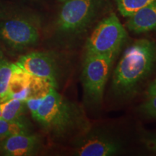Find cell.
I'll return each mask as SVG.
<instances>
[{"label":"cell","instance_id":"1","mask_svg":"<svg viewBox=\"0 0 156 156\" xmlns=\"http://www.w3.org/2000/svg\"><path fill=\"white\" fill-rule=\"evenodd\" d=\"M156 64V43L140 39L123 53L113 74L112 90L117 95L129 97L136 92Z\"/></svg>","mask_w":156,"mask_h":156},{"label":"cell","instance_id":"2","mask_svg":"<svg viewBox=\"0 0 156 156\" xmlns=\"http://www.w3.org/2000/svg\"><path fill=\"white\" fill-rule=\"evenodd\" d=\"M33 117L46 131L58 136L83 134L89 129L83 109L62 96L56 87L51 89Z\"/></svg>","mask_w":156,"mask_h":156},{"label":"cell","instance_id":"3","mask_svg":"<svg viewBox=\"0 0 156 156\" xmlns=\"http://www.w3.org/2000/svg\"><path fill=\"white\" fill-rule=\"evenodd\" d=\"M127 34L118 17L112 13L96 25L85 44V55L117 56Z\"/></svg>","mask_w":156,"mask_h":156},{"label":"cell","instance_id":"4","mask_svg":"<svg viewBox=\"0 0 156 156\" xmlns=\"http://www.w3.org/2000/svg\"><path fill=\"white\" fill-rule=\"evenodd\" d=\"M116 56H85L82 71V84L87 102L101 104L105 86L110 75Z\"/></svg>","mask_w":156,"mask_h":156},{"label":"cell","instance_id":"5","mask_svg":"<svg viewBox=\"0 0 156 156\" xmlns=\"http://www.w3.org/2000/svg\"><path fill=\"white\" fill-rule=\"evenodd\" d=\"M101 0H67L64 2L57 19L62 32L77 35L92 20Z\"/></svg>","mask_w":156,"mask_h":156},{"label":"cell","instance_id":"6","mask_svg":"<svg viewBox=\"0 0 156 156\" xmlns=\"http://www.w3.org/2000/svg\"><path fill=\"white\" fill-rule=\"evenodd\" d=\"M40 38L34 20L20 15H12L0 22V40L15 49L36 44Z\"/></svg>","mask_w":156,"mask_h":156},{"label":"cell","instance_id":"7","mask_svg":"<svg viewBox=\"0 0 156 156\" xmlns=\"http://www.w3.org/2000/svg\"><path fill=\"white\" fill-rule=\"evenodd\" d=\"M122 142L110 134L100 131L82 134L75 142V153L80 156H111L121 153Z\"/></svg>","mask_w":156,"mask_h":156},{"label":"cell","instance_id":"8","mask_svg":"<svg viewBox=\"0 0 156 156\" xmlns=\"http://www.w3.org/2000/svg\"><path fill=\"white\" fill-rule=\"evenodd\" d=\"M16 64L30 75L48 80L57 86L58 67L52 54L33 51L21 56Z\"/></svg>","mask_w":156,"mask_h":156},{"label":"cell","instance_id":"9","mask_svg":"<svg viewBox=\"0 0 156 156\" xmlns=\"http://www.w3.org/2000/svg\"><path fill=\"white\" fill-rule=\"evenodd\" d=\"M41 145L36 134L21 133L1 140L0 151L5 155L26 156L35 155Z\"/></svg>","mask_w":156,"mask_h":156},{"label":"cell","instance_id":"10","mask_svg":"<svg viewBox=\"0 0 156 156\" xmlns=\"http://www.w3.org/2000/svg\"><path fill=\"white\" fill-rule=\"evenodd\" d=\"M34 75H30L17 64H13L12 72L9 78L7 95L11 98L25 101L30 94Z\"/></svg>","mask_w":156,"mask_h":156},{"label":"cell","instance_id":"11","mask_svg":"<svg viewBox=\"0 0 156 156\" xmlns=\"http://www.w3.org/2000/svg\"><path fill=\"white\" fill-rule=\"evenodd\" d=\"M126 26L134 34L147 33L156 29V0L130 15Z\"/></svg>","mask_w":156,"mask_h":156},{"label":"cell","instance_id":"12","mask_svg":"<svg viewBox=\"0 0 156 156\" xmlns=\"http://www.w3.org/2000/svg\"><path fill=\"white\" fill-rule=\"evenodd\" d=\"M27 106L24 101L11 98L0 103V118L7 121L23 119Z\"/></svg>","mask_w":156,"mask_h":156},{"label":"cell","instance_id":"13","mask_svg":"<svg viewBox=\"0 0 156 156\" xmlns=\"http://www.w3.org/2000/svg\"><path fill=\"white\" fill-rule=\"evenodd\" d=\"M13 63H11L0 47V103L8 100L7 88L12 72Z\"/></svg>","mask_w":156,"mask_h":156},{"label":"cell","instance_id":"14","mask_svg":"<svg viewBox=\"0 0 156 156\" xmlns=\"http://www.w3.org/2000/svg\"><path fill=\"white\" fill-rule=\"evenodd\" d=\"M28 125L23 119L7 121L0 118V140L21 133H28Z\"/></svg>","mask_w":156,"mask_h":156},{"label":"cell","instance_id":"15","mask_svg":"<svg viewBox=\"0 0 156 156\" xmlns=\"http://www.w3.org/2000/svg\"><path fill=\"white\" fill-rule=\"evenodd\" d=\"M154 1L155 0H116L119 11L124 17H129L138 9Z\"/></svg>","mask_w":156,"mask_h":156},{"label":"cell","instance_id":"16","mask_svg":"<svg viewBox=\"0 0 156 156\" xmlns=\"http://www.w3.org/2000/svg\"><path fill=\"white\" fill-rule=\"evenodd\" d=\"M140 109L146 116L156 117V95L148 97V100L140 106Z\"/></svg>","mask_w":156,"mask_h":156},{"label":"cell","instance_id":"17","mask_svg":"<svg viewBox=\"0 0 156 156\" xmlns=\"http://www.w3.org/2000/svg\"><path fill=\"white\" fill-rule=\"evenodd\" d=\"M12 15H13L11 14L8 7H7L6 6L0 4V22H1L2 20H3L12 16Z\"/></svg>","mask_w":156,"mask_h":156},{"label":"cell","instance_id":"18","mask_svg":"<svg viewBox=\"0 0 156 156\" xmlns=\"http://www.w3.org/2000/svg\"><path fill=\"white\" fill-rule=\"evenodd\" d=\"M156 95V79L152 82L150 86L148 87L147 91V97L153 96Z\"/></svg>","mask_w":156,"mask_h":156},{"label":"cell","instance_id":"19","mask_svg":"<svg viewBox=\"0 0 156 156\" xmlns=\"http://www.w3.org/2000/svg\"><path fill=\"white\" fill-rule=\"evenodd\" d=\"M149 145L152 149L153 150H156V138H154V139L150 140L149 142Z\"/></svg>","mask_w":156,"mask_h":156},{"label":"cell","instance_id":"20","mask_svg":"<svg viewBox=\"0 0 156 156\" xmlns=\"http://www.w3.org/2000/svg\"><path fill=\"white\" fill-rule=\"evenodd\" d=\"M60 2H64L65 1H67V0H59Z\"/></svg>","mask_w":156,"mask_h":156}]
</instances>
